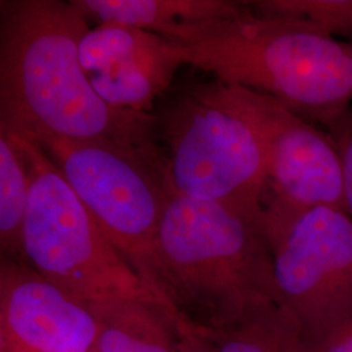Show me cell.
Masks as SVG:
<instances>
[{
  "mask_svg": "<svg viewBox=\"0 0 352 352\" xmlns=\"http://www.w3.org/2000/svg\"><path fill=\"white\" fill-rule=\"evenodd\" d=\"M308 352H352V318L325 338L308 343Z\"/></svg>",
  "mask_w": 352,
  "mask_h": 352,
  "instance_id": "e0dca14e",
  "label": "cell"
},
{
  "mask_svg": "<svg viewBox=\"0 0 352 352\" xmlns=\"http://www.w3.org/2000/svg\"><path fill=\"white\" fill-rule=\"evenodd\" d=\"M89 29L74 0L0 1V132L111 146L164 180L154 115L115 110L85 76L80 45Z\"/></svg>",
  "mask_w": 352,
  "mask_h": 352,
  "instance_id": "6da1fadb",
  "label": "cell"
},
{
  "mask_svg": "<svg viewBox=\"0 0 352 352\" xmlns=\"http://www.w3.org/2000/svg\"><path fill=\"white\" fill-rule=\"evenodd\" d=\"M201 336L214 352H308L299 327L278 302L257 304L235 322Z\"/></svg>",
  "mask_w": 352,
  "mask_h": 352,
  "instance_id": "4fadbf2b",
  "label": "cell"
},
{
  "mask_svg": "<svg viewBox=\"0 0 352 352\" xmlns=\"http://www.w3.org/2000/svg\"><path fill=\"white\" fill-rule=\"evenodd\" d=\"M153 115L167 192L264 214L266 148L235 89L195 84Z\"/></svg>",
  "mask_w": 352,
  "mask_h": 352,
  "instance_id": "277c9868",
  "label": "cell"
},
{
  "mask_svg": "<svg viewBox=\"0 0 352 352\" xmlns=\"http://www.w3.org/2000/svg\"><path fill=\"white\" fill-rule=\"evenodd\" d=\"M30 170L17 138L0 132L1 257L24 261L23 230L30 196Z\"/></svg>",
  "mask_w": 352,
  "mask_h": 352,
  "instance_id": "5bb4252c",
  "label": "cell"
},
{
  "mask_svg": "<svg viewBox=\"0 0 352 352\" xmlns=\"http://www.w3.org/2000/svg\"><path fill=\"white\" fill-rule=\"evenodd\" d=\"M89 308L98 327L96 352H177L184 329L158 300L120 299Z\"/></svg>",
  "mask_w": 352,
  "mask_h": 352,
  "instance_id": "8fae6325",
  "label": "cell"
},
{
  "mask_svg": "<svg viewBox=\"0 0 352 352\" xmlns=\"http://www.w3.org/2000/svg\"><path fill=\"white\" fill-rule=\"evenodd\" d=\"M330 136L340 151L343 182H344V212L352 217V107L327 123Z\"/></svg>",
  "mask_w": 352,
  "mask_h": 352,
  "instance_id": "2e32d148",
  "label": "cell"
},
{
  "mask_svg": "<svg viewBox=\"0 0 352 352\" xmlns=\"http://www.w3.org/2000/svg\"><path fill=\"white\" fill-rule=\"evenodd\" d=\"M93 352H96V350H94V351H93Z\"/></svg>",
  "mask_w": 352,
  "mask_h": 352,
  "instance_id": "d6986e66",
  "label": "cell"
},
{
  "mask_svg": "<svg viewBox=\"0 0 352 352\" xmlns=\"http://www.w3.org/2000/svg\"><path fill=\"white\" fill-rule=\"evenodd\" d=\"M248 10L228 19L179 25L186 64L227 85L250 89L300 116L331 122L352 102V42L282 13Z\"/></svg>",
  "mask_w": 352,
  "mask_h": 352,
  "instance_id": "3957f363",
  "label": "cell"
},
{
  "mask_svg": "<svg viewBox=\"0 0 352 352\" xmlns=\"http://www.w3.org/2000/svg\"><path fill=\"white\" fill-rule=\"evenodd\" d=\"M260 128L267 154L264 223L266 236L292 217L315 208L344 210L340 151L330 133L304 120L283 103L234 87Z\"/></svg>",
  "mask_w": 352,
  "mask_h": 352,
  "instance_id": "ba28073f",
  "label": "cell"
},
{
  "mask_svg": "<svg viewBox=\"0 0 352 352\" xmlns=\"http://www.w3.org/2000/svg\"><path fill=\"white\" fill-rule=\"evenodd\" d=\"M101 24L132 26L164 34L179 25L228 19L248 10V3L227 0H74Z\"/></svg>",
  "mask_w": 352,
  "mask_h": 352,
  "instance_id": "7c38bea8",
  "label": "cell"
},
{
  "mask_svg": "<svg viewBox=\"0 0 352 352\" xmlns=\"http://www.w3.org/2000/svg\"><path fill=\"white\" fill-rule=\"evenodd\" d=\"M177 352H214L210 342L192 330H183Z\"/></svg>",
  "mask_w": 352,
  "mask_h": 352,
  "instance_id": "ac0fdd59",
  "label": "cell"
},
{
  "mask_svg": "<svg viewBox=\"0 0 352 352\" xmlns=\"http://www.w3.org/2000/svg\"><path fill=\"white\" fill-rule=\"evenodd\" d=\"M98 327L88 304L25 261L0 260V352H93Z\"/></svg>",
  "mask_w": 352,
  "mask_h": 352,
  "instance_id": "30bf717a",
  "label": "cell"
},
{
  "mask_svg": "<svg viewBox=\"0 0 352 352\" xmlns=\"http://www.w3.org/2000/svg\"><path fill=\"white\" fill-rule=\"evenodd\" d=\"M17 140L32 177L23 230L26 264L88 305L138 298L158 300L107 239L50 157L37 144Z\"/></svg>",
  "mask_w": 352,
  "mask_h": 352,
  "instance_id": "5b68a950",
  "label": "cell"
},
{
  "mask_svg": "<svg viewBox=\"0 0 352 352\" xmlns=\"http://www.w3.org/2000/svg\"><path fill=\"white\" fill-rule=\"evenodd\" d=\"M267 239L280 307L307 343L351 320V215L336 208L304 210Z\"/></svg>",
  "mask_w": 352,
  "mask_h": 352,
  "instance_id": "52a82bcc",
  "label": "cell"
},
{
  "mask_svg": "<svg viewBox=\"0 0 352 352\" xmlns=\"http://www.w3.org/2000/svg\"><path fill=\"white\" fill-rule=\"evenodd\" d=\"M155 295L186 330L227 327L278 302L264 214L168 192L155 239Z\"/></svg>",
  "mask_w": 352,
  "mask_h": 352,
  "instance_id": "7a4b0ae2",
  "label": "cell"
},
{
  "mask_svg": "<svg viewBox=\"0 0 352 352\" xmlns=\"http://www.w3.org/2000/svg\"><path fill=\"white\" fill-rule=\"evenodd\" d=\"M80 62L102 101L136 113H151L186 64L173 38L118 24L90 28L81 39Z\"/></svg>",
  "mask_w": 352,
  "mask_h": 352,
  "instance_id": "9c48e42d",
  "label": "cell"
},
{
  "mask_svg": "<svg viewBox=\"0 0 352 352\" xmlns=\"http://www.w3.org/2000/svg\"><path fill=\"white\" fill-rule=\"evenodd\" d=\"M37 145L157 298L155 239L168 196L162 177L139 160L101 144L49 139Z\"/></svg>",
  "mask_w": 352,
  "mask_h": 352,
  "instance_id": "8992f818",
  "label": "cell"
},
{
  "mask_svg": "<svg viewBox=\"0 0 352 352\" xmlns=\"http://www.w3.org/2000/svg\"><path fill=\"white\" fill-rule=\"evenodd\" d=\"M251 4L263 12L302 17L334 37L352 36V0H263Z\"/></svg>",
  "mask_w": 352,
  "mask_h": 352,
  "instance_id": "9a60e30c",
  "label": "cell"
}]
</instances>
